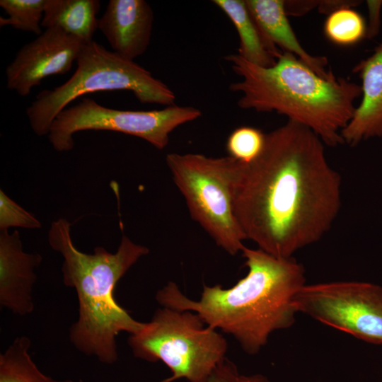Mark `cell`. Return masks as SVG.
<instances>
[{"mask_svg": "<svg viewBox=\"0 0 382 382\" xmlns=\"http://www.w3.org/2000/svg\"><path fill=\"white\" fill-rule=\"evenodd\" d=\"M324 143L291 120L265 134L262 151L243 164L233 198L247 239L279 258L319 241L341 207V177Z\"/></svg>", "mask_w": 382, "mask_h": 382, "instance_id": "6da1fadb", "label": "cell"}, {"mask_svg": "<svg viewBox=\"0 0 382 382\" xmlns=\"http://www.w3.org/2000/svg\"><path fill=\"white\" fill-rule=\"evenodd\" d=\"M248 271L233 286L204 285L200 298L184 295L173 282L156 294L163 307L190 311L208 325L231 335L247 354L258 353L274 331L296 320L295 294L306 284L303 266L245 246L241 251Z\"/></svg>", "mask_w": 382, "mask_h": 382, "instance_id": "7a4b0ae2", "label": "cell"}, {"mask_svg": "<svg viewBox=\"0 0 382 382\" xmlns=\"http://www.w3.org/2000/svg\"><path fill=\"white\" fill-rule=\"evenodd\" d=\"M48 242L63 257L64 285L73 288L77 295L79 315L69 328L71 343L79 352L102 364H115L118 359V335L136 332L143 322L134 319L117 302L114 291L118 282L149 249L123 235L115 253L102 246L96 247L93 253L81 252L72 241L71 224L64 218L52 223Z\"/></svg>", "mask_w": 382, "mask_h": 382, "instance_id": "3957f363", "label": "cell"}, {"mask_svg": "<svg viewBox=\"0 0 382 382\" xmlns=\"http://www.w3.org/2000/svg\"><path fill=\"white\" fill-rule=\"evenodd\" d=\"M224 59L241 78L229 86L241 94L239 108L276 112L308 127L326 145L345 144L341 132L354 115L361 86L343 77L325 79L289 52H283L270 67L251 64L238 54Z\"/></svg>", "mask_w": 382, "mask_h": 382, "instance_id": "277c9868", "label": "cell"}, {"mask_svg": "<svg viewBox=\"0 0 382 382\" xmlns=\"http://www.w3.org/2000/svg\"><path fill=\"white\" fill-rule=\"evenodd\" d=\"M72 76L53 89L40 92L26 109L31 129L47 135L57 115L76 98L107 91H129L141 103L175 105L174 92L134 61L106 50L93 40L83 44Z\"/></svg>", "mask_w": 382, "mask_h": 382, "instance_id": "5b68a950", "label": "cell"}, {"mask_svg": "<svg viewBox=\"0 0 382 382\" xmlns=\"http://www.w3.org/2000/svg\"><path fill=\"white\" fill-rule=\"evenodd\" d=\"M128 345L135 357L170 369L171 376L159 382H207L228 349L224 337L196 313L163 306L129 335Z\"/></svg>", "mask_w": 382, "mask_h": 382, "instance_id": "8992f818", "label": "cell"}, {"mask_svg": "<svg viewBox=\"0 0 382 382\" xmlns=\"http://www.w3.org/2000/svg\"><path fill=\"white\" fill-rule=\"evenodd\" d=\"M166 162L192 218L231 255L241 252L246 236L234 213V191L244 163L228 156L168 154Z\"/></svg>", "mask_w": 382, "mask_h": 382, "instance_id": "52a82bcc", "label": "cell"}, {"mask_svg": "<svg viewBox=\"0 0 382 382\" xmlns=\"http://www.w3.org/2000/svg\"><path fill=\"white\" fill-rule=\"evenodd\" d=\"M201 115L199 109L191 106L175 104L161 110H121L83 98L57 115L47 136L52 147L59 152L72 150L74 134L84 130H108L137 137L163 150L175 129Z\"/></svg>", "mask_w": 382, "mask_h": 382, "instance_id": "ba28073f", "label": "cell"}, {"mask_svg": "<svg viewBox=\"0 0 382 382\" xmlns=\"http://www.w3.org/2000/svg\"><path fill=\"white\" fill-rule=\"evenodd\" d=\"M297 313L366 342L382 344V286L340 281L303 285L294 297Z\"/></svg>", "mask_w": 382, "mask_h": 382, "instance_id": "9c48e42d", "label": "cell"}, {"mask_svg": "<svg viewBox=\"0 0 382 382\" xmlns=\"http://www.w3.org/2000/svg\"><path fill=\"white\" fill-rule=\"evenodd\" d=\"M83 45L60 29L46 28L23 46L7 66L6 88L21 96L29 95L44 79L67 73Z\"/></svg>", "mask_w": 382, "mask_h": 382, "instance_id": "30bf717a", "label": "cell"}, {"mask_svg": "<svg viewBox=\"0 0 382 382\" xmlns=\"http://www.w3.org/2000/svg\"><path fill=\"white\" fill-rule=\"evenodd\" d=\"M39 253L23 251L18 231H0V305L13 314L25 316L35 309V270L42 262Z\"/></svg>", "mask_w": 382, "mask_h": 382, "instance_id": "8fae6325", "label": "cell"}, {"mask_svg": "<svg viewBox=\"0 0 382 382\" xmlns=\"http://www.w3.org/2000/svg\"><path fill=\"white\" fill-rule=\"evenodd\" d=\"M153 22L154 12L146 1L110 0L98 26L112 52L134 61L150 44Z\"/></svg>", "mask_w": 382, "mask_h": 382, "instance_id": "7c38bea8", "label": "cell"}, {"mask_svg": "<svg viewBox=\"0 0 382 382\" xmlns=\"http://www.w3.org/2000/svg\"><path fill=\"white\" fill-rule=\"evenodd\" d=\"M353 71L361 79V100L341 132L344 142L350 146L382 137V40Z\"/></svg>", "mask_w": 382, "mask_h": 382, "instance_id": "4fadbf2b", "label": "cell"}, {"mask_svg": "<svg viewBox=\"0 0 382 382\" xmlns=\"http://www.w3.org/2000/svg\"><path fill=\"white\" fill-rule=\"evenodd\" d=\"M251 16L269 40L284 52L296 56L320 76L335 78L326 69L328 59L313 56L302 47L288 20L283 0H245Z\"/></svg>", "mask_w": 382, "mask_h": 382, "instance_id": "5bb4252c", "label": "cell"}, {"mask_svg": "<svg viewBox=\"0 0 382 382\" xmlns=\"http://www.w3.org/2000/svg\"><path fill=\"white\" fill-rule=\"evenodd\" d=\"M212 2L228 16L238 33L237 54L259 66H274L283 52L265 35L248 11L245 0H214Z\"/></svg>", "mask_w": 382, "mask_h": 382, "instance_id": "9a60e30c", "label": "cell"}, {"mask_svg": "<svg viewBox=\"0 0 382 382\" xmlns=\"http://www.w3.org/2000/svg\"><path fill=\"white\" fill-rule=\"evenodd\" d=\"M98 0H46L41 26L60 29L83 44L98 29Z\"/></svg>", "mask_w": 382, "mask_h": 382, "instance_id": "2e32d148", "label": "cell"}, {"mask_svg": "<svg viewBox=\"0 0 382 382\" xmlns=\"http://www.w3.org/2000/svg\"><path fill=\"white\" fill-rule=\"evenodd\" d=\"M30 339L21 335L0 354V382H74L55 380L42 373L30 354Z\"/></svg>", "mask_w": 382, "mask_h": 382, "instance_id": "e0dca14e", "label": "cell"}, {"mask_svg": "<svg viewBox=\"0 0 382 382\" xmlns=\"http://www.w3.org/2000/svg\"><path fill=\"white\" fill-rule=\"evenodd\" d=\"M323 31L333 44L352 46L367 37V24L363 16L352 6H344L328 15Z\"/></svg>", "mask_w": 382, "mask_h": 382, "instance_id": "ac0fdd59", "label": "cell"}, {"mask_svg": "<svg viewBox=\"0 0 382 382\" xmlns=\"http://www.w3.org/2000/svg\"><path fill=\"white\" fill-rule=\"evenodd\" d=\"M45 2L46 0H1L0 6L8 16L0 17V26L11 25L37 36L41 35Z\"/></svg>", "mask_w": 382, "mask_h": 382, "instance_id": "d6986e66", "label": "cell"}, {"mask_svg": "<svg viewBox=\"0 0 382 382\" xmlns=\"http://www.w3.org/2000/svg\"><path fill=\"white\" fill-rule=\"evenodd\" d=\"M265 134L259 129L243 126L235 129L228 137L226 149L230 156L248 164L261 154L265 146Z\"/></svg>", "mask_w": 382, "mask_h": 382, "instance_id": "ffe728a7", "label": "cell"}, {"mask_svg": "<svg viewBox=\"0 0 382 382\" xmlns=\"http://www.w3.org/2000/svg\"><path fill=\"white\" fill-rule=\"evenodd\" d=\"M41 226L35 216L0 190V231L8 230L10 227L35 229Z\"/></svg>", "mask_w": 382, "mask_h": 382, "instance_id": "44dd1931", "label": "cell"}, {"mask_svg": "<svg viewBox=\"0 0 382 382\" xmlns=\"http://www.w3.org/2000/svg\"><path fill=\"white\" fill-rule=\"evenodd\" d=\"M239 375L235 364L226 358L214 370L207 382H235Z\"/></svg>", "mask_w": 382, "mask_h": 382, "instance_id": "7402d4cb", "label": "cell"}, {"mask_svg": "<svg viewBox=\"0 0 382 382\" xmlns=\"http://www.w3.org/2000/svg\"><path fill=\"white\" fill-rule=\"evenodd\" d=\"M367 5L370 16L369 25L367 26V37H372L378 31L382 1H368Z\"/></svg>", "mask_w": 382, "mask_h": 382, "instance_id": "603a6c76", "label": "cell"}, {"mask_svg": "<svg viewBox=\"0 0 382 382\" xmlns=\"http://www.w3.org/2000/svg\"><path fill=\"white\" fill-rule=\"evenodd\" d=\"M317 5L318 1H285V11L287 16H299L306 13Z\"/></svg>", "mask_w": 382, "mask_h": 382, "instance_id": "cb8c5ba5", "label": "cell"}, {"mask_svg": "<svg viewBox=\"0 0 382 382\" xmlns=\"http://www.w3.org/2000/svg\"><path fill=\"white\" fill-rule=\"evenodd\" d=\"M360 1H318V9L320 13L329 15L334 11L344 7L358 5Z\"/></svg>", "mask_w": 382, "mask_h": 382, "instance_id": "d4e9b609", "label": "cell"}, {"mask_svg": "<svg viewBox=\"0 0 382 382\" xmlns=\"http://www.w3.org/2000/svg\"><path fill=\"white\" fill-rule=\"evenodd\" d=\"M235 382H271L270 379L263 374H255L252 375H239Z\"/></svg>", "mask_w": 382, "mask_h": 382, "instance_id": "484cf974", "label": "cell"}]
</instances>
